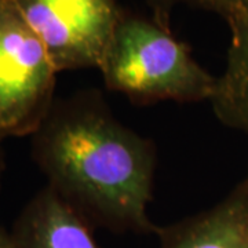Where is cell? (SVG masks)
<instances>
[{"mask_svg": "<svg viewBox=\"0 0 248 248\" xmlns=\"http://www.w3.org/2000/svg\"><path fill=\"white\" fill-rule=\"evenodd\" d=\"M31 137L47 186L94 229L157 234L148 215L156 146L119 122L98 91L55 99Z\"/></svg>", "mask_w": 248, "mask_h": 248, "instance_id": "1", "label": "cell"}, {"mask_svg": "<svg viewBox=\"0 0 248 248\" xmlns=\"http://www.w3.org/2000/svg\"><path fill=\"white\" fill-rule=\"evenodd\" d=\"M108 89L134 104L211 101L217 78L155 19L124 11L98 68Z\"/></svg>", "mask_w": 248, "mask_h": 248, "instance_id": "2", "label": "cell"}, {"mask_svg": "<svg viewBox=\"0 0 248 248\" xmlns=\"http://www.w3.org/2000/svg\"><path fill=\"white\" fill-rule=\"evenodd\" d=\"M57 69L14 0H0V137L32 135L55 102Z\"/></svg>", "mask_w": 248, "mask_h": 248, "instance_id": "3", "label": "cell"}, {"mask_svg": "<svg viewBox=\"0 0 248 248\" xmlns=\"http://www.w3.org/2000/svg\"><path fill=\"white\" fill-rule=\"evenodd\" d=\"M57 72L99 68L123 10L115 0H14Z\"/></svg>", "mask_w": 248, "mask_h": 248, "instance_id": "4", "label": "cell"}, {"mask_svg": "<svg viewBox=\"0 0 248 248\" xmlns=\"http://www.w3.org/2000/svg\"><path fill=\"white\" fill-rule=\"evenodd\" d=\"M159 248H248V175L214 207L160 226Z\"/></svg>", "mask_w": 248, "mask_h": 248, "instance_id": "5", "label": "cell"}, {"mask_svg": "<svg viewBox=\"0 0 248 248\" xmlns=\"http://www.w3.org/2000/svg\"><path fill=\"white\" fill-rule=\"evenodd\" d=\"M94 228L46 185L13 226L19 248H101Z\"/></svg>", "mask_w": 248, "mask_h": 248, "instance_id": "6", "label": "cell"}, {"mask_svg": "<svg viewBox=\"0 0 248 248\" xmlns=\"http://www.w3.org/2000/svg\"><path fill=\"white\" fill-rule=\"evenodd\" d=\"M226 66L210 101L222 124L248 134V19L229 27Z\"/></svg>", "mask_w": 248, "mask_h": 248, "instance_id": "7", "label": "cell"}, {"mask_svg": "<svg viewBox=\"0 0 248 248\" xmlns=\"http://www.w3.org/2000/svg\"><path fill=\"white\" fill-rule=\"evenodd\" d=\"M195 6L218 14L228 27L248 19V0H197Z\"/></svg>", "mask_w": 248, "mask_h": 248, "instance_id": "8", "label": "cell"}, {"mask_svg": "<svg viewBox=\"0 0 248 248\" xmlns=\"http://www.w3.org/2000/svg\"><path fill=\"white\" fill-rule=\"evenodd\" d=\"M197 0H148L152 11H153V19L160 24L161 27L170 29V16L172 13L174 6L178 3H187L195 6Z\"/></svg>", "mask_w": 248, "mask_h": 248, "instance_id": "9", "label": "cell"}, {"mask_svg": "<svg viewBox=\"0 0 248 248\" xmlns=\"http://www.w3.org/2000/svg\"><path fill=\"white\" fill-rule=\"evenodd\" d=\"M0 248H19L13 233L1 228H0Z\"/></svg>", "mask_w": 248, "mask_h": 248, "instance_id": "10", "label": "cell"}, {"mask_svg": "<svg viewBox=\"0 0 248 248\" xmlns=\"http://www.w3.org/2000/svg\"><path fill=\"white\" fill-rule=\"evenodd\" d=\"M1 142H3V138L0 137V182H1V175H3V170H4V153H3Z\"/></svg>", "mask_w": 248, "mask_h": 248, "instance_id": "11", "label": "cell"}, {"mask_svg": "<svg viewBox=\"0 0 248 248\" xmlns=\"http://www.w3.org/2000/svg\"><path fill=\"white\" fill-rule=\"evenodd\" d=\"M247 175H248V174H247Z\"/></svg>", "mask_w": 248, "mask_h": 248, "instance_id": "12", "label": "cell"}]
</instances>
